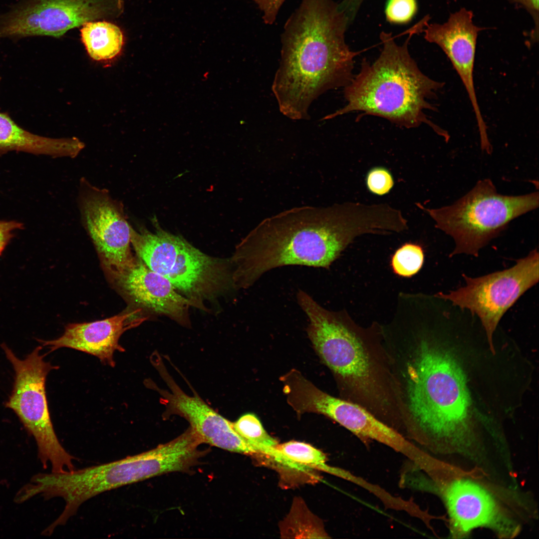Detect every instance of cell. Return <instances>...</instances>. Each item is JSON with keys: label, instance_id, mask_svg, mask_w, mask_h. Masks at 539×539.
I'll return each mask as SVG.
<instances>
[{"label": "cell", "instance_id": "28", "mask_svg": "<svg viewBox=\"0 0 539 539\" xmlns=\"http://www.w3.org/2000/svg\"><path fill=\"white\" fill-rule=\"evenodd\" d=\"M23 227V224L17 221H0V256L12 238V232Z\"/></svg>", "mask_w": 539, "mask_h": 539}, {"label": "cell", "instance_id": "30", "mask_svg": "<svg viewBox=\"0 0 539 539\" xmlns=\"http://www.w3.org/2000/svg\"><path fill=\"white\" fill-rule=\"evenodd\" d=\"M363 0H342L339 7L345 14L349 22L354 20Z\"/></svg>", "mask_w": 539, "mask_h": 539}, {"label": "cell", "instance_id": "25", "mask_svg": "<svg viewBox=\"0 0 539 539\" xmlns=\"http://www.w3.org/2000/svg\"><path fill=\"white\" fill-rule=\"evenodd\" d=\"M417 10L416 0H388L385 13L389 22L405 24L412 19Z\"/></svg>", "mask_w": 539, "mask_h": 539}, {"label": "cell", "instance_id": "13", "mask_svg": "<svg viewBox=\"0 0 539 539\" xmlns=\"http://www.w3.org/2000/svg\"><path fill=\"white\" fill-rule=\"evenodd\" d=\"M301 405L304 412L323 414L364 442L376 441L409 460L414 459L418 453V448L414 443L362 406L334 397L314 385L305 390Z\"/></svg>", "mask_w": 539, "mask_h": 539}, {"label": "cell", "instance_id": "7", "mask_svg": "<svg viewBox=\"0 0 539 539\" xmlns=\"http://www.w3.org/2000/svg\"><path fill=\"white\" fill-rule=\"evenodd\" d=\"M151 232L131 226V243L143 263L168 279L177 290L204 307L202 301L234 287L230 261L208 256L184 238L163 230L154 219Z\"/></svg>", "mask_w": 539, "mask_h": 539}, {"label": "cell", "instance_id": "2", "mask_svg": "<svg viewBox=\"0 0 539 539\" xmlns=\"http://www.w3.org/2000/svg\"><path fill=\"white\" fill-rule=\"evenodd\" d=\"M389 361L402 434L424 446L464 439L471 417L465 376L435 339L426 331L410 332L393 346Z\"/></svg>", "mask_w": 539, "mask_h": 539}, {"label": "cell", "instance_id": "10", "mask_svg": "<svg viewBox=\"0 0 539 539\" xmlns=\"http://www.w3.org/2000/svg\"><path fill=\"white\" fill-rule=\"evenodd\" d=\"M539 265V253L534 250L509 269L475 278L464 275L466 284L463 287L436 295L477 315L495 354L493 333L505 313L538 282Z\"/></svg>", "mask_w": 539, "mask_h": 539}, {"label": "cell", "instance_id": "15", "mask_svg": "<svg viewBox=\"0 0 539 539\" xmlns=\"http://www.w3.org/2000/svg\"><path fill=\"white\" fill-rule=\"evenodd\" d=\"M473 13L465 8L450 15L443 24H427L424 37L438 45L448 56L467 91L479 128L480 136L487 135V127L481 113L475 89L473 70L477 39L484 29L474 24Z\"/></svg>", "mask_w": 539, "mask_h": 539}, {"label": "cell", "instance_id": "19", "mask_svg": "<svg viewBox=\"0 0 539 539\" xmlns=\"http://www.w3.org/2000/svg\"><path fill=\"white\" fill-rule=\"evenodd\" d=\"M84 147V144L75 137L52 138L34 134L18 125L7 113L0 112V156L16 151L74 158Z\"/></svg>", "mask_w": 539, "mask_h": 539}, {"label": "cell", "instance_id": "18", "mask_svg": "<svg viewBox=\"0 0 539 539\" xmlns=\"http://www.w3.org/2000/svg\"><path fill=\"white\" fill-rule=\"evenodd\" d=\"M112 276L135 303L181 323H187L189 306L197 307L194 301L180 294L168 279L149 269L139 259Z\"/></svg>", "mask_w": 539, "mask_h": 539}, {"label": "cell", "instance_id": "17", "mask_svg": "<svg viewBox=\"0 0 539 539\" xmlns=\"http://www.w3.org/2000/svg\"><path fill=\"white\" fill-rule=\"evenodd\" d=\"M441 495L456 535H464L479 527H490L500 533L511 532L503 523L501 509L493 495L478 483L456 479L441 487Z\"/></svg>", "mask_w": 539, "mask_h": 539}, {"label": "cell", "instance_id": "6", "mask_svg": "<svg viewBox=\"0 0 539 539\" xmlns=\"http://www.w3.org/2000/svg\"><path fill=\"white\" fill-rule=\"evenodd\" d=\"M182 452L173 441L142 453L98 465L62 473L34 475L33 489L45 500L60 498L63 510L51 526L65 525L86 501L105 492L169 472L180 471Z\"/></svg>", "mask_w": 539, "mask_h": 539}, {"label": "cell", "instance_id": "16", "mask_svg": "<svg viewBox=\"0 0 539 539\" xmlns=\"http://www.w3.org/2000/svg\"><path fill=\"white\" fill-rule=\"evenodd\" d=\"M138 311L123 312L91 322L70 323L59 337L38 341L49 349L48 353L62 347L72 348L94 355L102 364L113 367L114 352L125 351L119 343L121 335L144 320L138 316Z\"/></svg>", "mask_w": 539, "mask_h": 539}, {"label": "cell", "instance_id": "12", "mask_svg": "<svg viewBox=\"0 0 539 539\" xmlns=\"http://www.w3.org/2000/svg\"><path fill=\"white\" fill-rule=\"evenodd\" d=\"M79 205L81 220L111 276L131 266L135 259L130 248L131 228L122 204L108 191L80 180Z\"/></svg>", "mask_w": 539, "mask_h": 539}, {"label": "cell", "instance_id": "5", "mask_svg": "<svg viewBox=\"0 0 539 539\" xmlns=\"http://www.w3.org/2000/svg\"><path fill=\"white\" fill-rule=\"evenodd\" d=\"M421 28L411 31L402 45L395 42L390 33L381 32L383 48L378 57L372 63L363 59L359 73L344 87L346 104L322 120L359 111L406 128L425 123L439 133L425 112L435 109L430 100L443 83L425 75L408 48L410 37Z\"/></svg>", "mask_w": 539, "mask_h": 539}, {"label": "cell", "instance_id": "11", "mask_svg": "<svg viewBox=\"0 0 539 539\" xmlns=\"http://www.w3.org/2000/svg\"><path fill=\"white\" fill-rule=\"evenodd\" d=\"M123 0H22L0 15V38L60 37L93 20L119 17Z\"/></svg>", "mask_w": 539, "mask_h": 539}, {"label": "cell", "instance_id": "29", "mask_svg": "<svg viewBox=\"0 0 539 539\" xmlns=\"http://www.w3.org/2000/svg\"><path fill=\"white\" fill-rule=\"evenodd\" d=\"M511 3L518 4L525 8L533 17L535 23V29L533 37L538 39L539 31V0H508Z\"/></svg>", "mask_w": 539, "mask_h": 539}, {"label": "cell", "instance_id": "22", "mask_svg": "<svg viewBox=\"0 0 539 539\" xmlns=\"http://www.w3.org/2000/svg\"><path fill=\"white\" fill-rule=\"evenodd\" d=\"M284 538H329L321 521L308 510L303 501L296 498L290 511L280 525Z\"/></svg>", "mask_w": 539, "mask_h": 539}, {"label": "cell", "instance_id": "27", "mask_svg": "<svg viewBox=\"0 0 539 539\" xmlns=\"http://www.w3.org/2000/svg\"><path fill=\"white\" fill-rule=\"evenodd\" d=\"M253 1L262 12V18L267 24H272L276 18L278 11L286 0H250Z\"/></svg>", "mask_w": 539, "mask_h": 539}, {"label": "cell", "instance_id": "14", "mask_svg": "<svg viewBox=\"0 0 539 539\" xmlns=\"http://www.w3.org/2000/svg\"><path fill=\"white\" fill-rule=\"evenodd\" d=\"M158 371L169 390L155 387L166 406L164 415L183 417L199 437L207 443L231 452L257 454L256 451L235 430L233 423L205 403L198 395L186 394L174 380L165 366Z\"/></svg>", "mask_w": 539, "mask_h": 539}, {"label": "cell", "instance_id": "4", "mask_svg": "<svg viewBox=\"0 0 539 539\" xmlns=\"http://www.w3.org/2000/svg\"><path fill=\"white\" fill-rule=\"evenodd\" d=\"M303 311L307 333L323 362L341 383L345 400L356 403L394 428L401 422L381 326H360L345 310L331 311L316 301Z\"/></svg>", "mask_w": 539, "mask_h": 539}, {"label": "cell", "instance_id": "20", "mask_svg": "<svg viewBox=\"0 0 539 539\" xmlns=\"http://www.w3.org/2000/svg\"><path fill=\"white\" fill-rule=\"evenodd\" d=\"M281 454L279 465L290 470L305 472L318 470L337 476L356 485L362 486L364 479L344 469L326 464L325 455L320 450L305 443L291 441L277 445Z\"/></svg>", "mask_w": 539, "mask_h": 539}, {"label": "cell", "instance_id": "31", "mask_svg": "<svg viewBox=\"0 0 539 539\" xmlns=\"http://www.w3.org/2000/svg\"></svg>", "mask_w": 539, "mask_h": 539}, {"label": "cell", "instance_id": "9", "mask_svg": "<svg viewBox=\"0 0 539 539\" xmlns=\"http://www.w3.org/2000/svg\"><path fill=\"white\" fill-rule=\"evenodd\" d=\"M14 371L13 389L5 406L17 416L27 432L34 439L37 456L43 468L51 466V472L75 469V458L59 441L50 417L45 392L47 375L59 368L45 360L42 346L35 347L24 359L18 358L5 344H1Z\"/></svg>", "mask_w": 539, "mask_h": 539}, {"label": "cell", "instance_id": "1", "mask_svg": "<svg viewBox=\"0 0 539 539\" xmlns=\"http://www.w3.org/2000/svg\"><path fill=\"white\" fill-rule=\"evenodd\" d=\"M389 224L381 204L303 206L269 217L237 245L230 260L234 286L247 288L265 272L289 265L328 268L354 239L383 234Z\"/></svg>", "mask_w": 539, "mask_h": 539}, {"label": "cell", "instance_id": "23", "mask_svg": "<svg viewBox=\"0 0 539 539\" xmlns=\"http://www.w3.org/2000/svg\"><path fill=\"white\" fill-rule=\"evenodd\" d=\"M233 426L238 434L258 454L266 455L271 459L276 456L278 443L267 433L255 415L245 414L233 423Z\"/></svg>", "mask_w": 539, "mask_h": 539}, {"label": "cell", "instance_id": "3", "mask_svg": "<svg viewBox=\"0 0 539 539\" xmlns=\"http://www.w3.org/2000/svg\"><path fill=\"white\" fill-rule=\"evenodd\" d=\"M348 24L333 0H301L287 19L271 86L284 116L308 120L309 107L316 98L350 82L358 52L345 42Z\"/></svg>", "mask_w": 539, "mask_h": 539}, {"label": "cell", "instance_id": "21", "mask_svg": "<svg viewBox=\"0 0 539 539\" xmlns=\"http://www.w3.org/2000/svg\"><path fill=\"white\" fill-rule=\"evenodd\" d=\"M102 20L86 22L80 29L81 41L88 55L96 61L114 58L121 52L124 42L121 28Z\"/></svg>", "mask_w": 539, "mask_h": 539}, {"label": "cell", "instance_id": "24", "mask_svg": "<svg viewBox=\"0 0 539 539\" xmlns=\"http://www.w3.org/2000/svg\"><path fill=\"white\" fill-rule=\"evenodd\" d=\"M424 254L421 246L407 243L398 248L392 255L391 267L394 273L401 277H411L422 268Z\"/></svg>", "mask_w": 539, "mask_h": 539}, {"label": "cell", "instance_id": "8", "mask_svg": "<svg viewBox=\"0 0 539 539\" xmlns=\"http://www.w3.org/2000/svg\"><path fill=\"white\" fill-rule=\"evenodd\" d=\"M416 205L430 216L436 228L453 238L455 248L451 256H476L511 221L538 207L539 193L503 195L490 180L485 179L450 206L429 209Z\"/></svg>", "mask_w": 539, "mask_h": 539}, {"label": "cell", "instance_id": "26", "mask_svg": "<svg viewBox=\"0 0 539 539\" xmlns=\"http://www.w3.org/2000/svg\"><path fill=\"white\" fill-rule=\"evenodd\" d=\"M366 183L370 192L380 196L388 193L394 184L391 173L382 167L371 169L367 173Z\"/></svg>", "mask_w": 539, "mask_h": 539}]
</instances>
